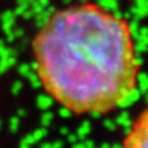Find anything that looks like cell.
<instances>
[{"instance_id": "obj_1", "label": "cell", "mask_w": 148, "mask_h": 148, "mask_svg": "<svg viewBox=\"0 0 148 148\" xmlns=\"http://www.w3.org/2000/svg\"><path fill=\"white\" fill-rule=\"evenodd\" d=\"M32 46L41 85L72 112L105 114L136 84L127 22L99 5L54 11Z\"/></svg>"}, {"instance_id": "obj_2", "label": "cell", "mask_w": 148, "mask_h": 148, "mask_svg": "<svg viewBox=\"0 0 148 148\" xmlns=\"http://www.w3.org/2000/svg\"><path fill=\"white\" fill-rule=\"evenodd\" d=\"M122 148H148V109L140 115L123 142Z\"/></svg>"}, {"instance_id": "obj_3", "label": "cell", "mask_w": 148, "mask_h": 148, "mask_svg": "<svg viewBox=\"0 0 148 148\" xmlns=\"http://www.w3.org/2000/svg\"><path fill=\"white\" fill-rule=\"evenodd\" d=\"M141 94L142 92L140 91V89L136 86H133L131 90H128L126 94H125L121 99H120L117 103H116V106L119 109H127L130 108L132 104H135L136 101L140 100L141 98Z\"/></svg>"}, {"instance_id": "obj_4", "label": "cell", "mask_w": 148, "mask_h": 148, "mask_svg": "<svg viewBox=\"0 0 148 148\" xmlns=\"http://www.w3.org/2000/svg\"><path fill=\"white\" fill-rule=\"evenodd\" d=\"M127 25H128V34H130V36H131V38L137 41L138 36H140V27H141L140 26V20L136 18V17H133Z\"/></svg>"}, {"instance_id": "obj_5", "label": "cell", "mask_w": 148, "mask_h": 148, "mask_svg": "<svg viewBox=\"0 0 148 148\" xmlns=\"http://www.w3.org/2000/svg\"><path fill=\"white\" fill-rule=\"evenodd\" d=\"M98 5L105 11L112 12L119 9V0H99Z\"/></svg>"}, {"instance_id": "obj_6", "label": "cell", "mask_w": 148, "mask_h": 148, "mask_svg": "<svg viewBox=\"0 0 148 148\" xmlns=\"http://www.w3.org/2000/svg\"><path fill=\"white\" fill-rule=\"evenodd\" d=\"M115 122H116V125H120V126H122L123 128H130V127H132V121H131V117H130L128 111H122V112L116 117Z\"/></svg>"}, {"instance_id": "obj_7", "label": "cell", "mask_w": 148, "mask_h": 148, "mask_svg": "<svg viewBox=\"0 0 148 148\" xmlns=\"http://www.w3.org/2000/svg\"><path fill=\"white\" fill-rule=\"evenodd\" d=\"M136 80H138V89L141 92H148V74L147 73H137Z\"/></svg>"}, {"instance_id": "obj_8", "label": "cell", "mask_w": 148, "mask_h": 148, "mask_svg": "<svg viewBox=\"0 0 148 148\" xmlns=\"http://www.w3.org/2000/svg\"><path fill=\"white\" fill-rule=\"evenodd\" d=\"M130 14H131V16L140 20V18H142V17L148 16V6H146V5H135L131 9Z\"/></svg>"}, {"instance_id": "obj_9", "label": "cell", "mask_w": 148, "mask_h": 148, "mask_svg": "<svg viewBox=\"0 0 148 148\" xmlns=\"http://www.w3.org/2000/svg\"><path fill=\"white\" fill-rule=\"evenodd\" d=\"M90 131H91V123L88 121V120H85V121H83L80 126L78 127L77 136L79 137V140H84V138L90 133Z\"/></svg>"}, {"instance_id": "obj_10", "label": "cell", "mask_w": 148, "mask_h": 148, "mask_svg": "<svg viewBox=\"0 0 148 148\" xmlns=\"http://www.w3.org/2000/svg\"><path fill=\"white\" fill-rule=\"evenodd\" d=\"M40 100H38V104L42 106V108H45V109H48V108H51L53 104H54V100L51 98V96L48 95V94H45V95H41L40 98H38Z\"/></svg>"}, {"instance_id": "obj_11", "label": "cell", "mask_w": 148, "mask_h": 148, "mask_svg": "<svg viewBox=\"0 0 148 148\" xmlns=\"http://www.w3.org/2000/svg\"><path fill=\"white\" fill-rule=\"evenodd\" d=\"M133 49H135V52H136V53L141 54V53L147 52V51H148V45L143 43V42H140V41H137V43L133 46Z\"/></svg>"}, {"instance_id": "obj_12", "label": "cell", "mask_w": 148, "mask_h": 148, "mask_svg": "<svg viewBox=\"0 0 148 148\" xmlns=\"http://www.w3.org/2000/svg\"><path fill=\"white\" fill-rule=\"evenodd\" d=\"M58 114H59V116L63 117V119H69V117L72 116V114H73V112H72V111L69 110L68 108H66V106H63V105H62V108L58 110Z\"/></svg>"}, {"instance_id": "obj_13", "label": "cell", "mask_w": 148, "mask_h": 148, "mask_svg": "<svg viewBox=\"0 0 148 148\" xmlns=\"http://www.w3.org/2000/svg\"><path fill=\"white\" fill-rule=\"evenodd\" d=\"M116 122L112 121V120H110V119H106L105 121H104V127L106 130H109V131H115L116 130Z\"/></svg>"}, {"instance_id": "obj_14", "label": "cell", "mask_w": 148, "mask_h": 148, "mask_svg": "<svg viewBox=\"0 0 148 148\" xmlns=\"http://www.w3.org/2000/svg\"><path fill=\"white\" fill-rule=\"evenodd\" d=\"M67 140H68L69 143H72V145H73V143H75V142L79 141V137L77 136V133H68V138H67Z\"/></svg>"}, {"instance_id": "obj_15", "label": "cell", "mask_w": 148, "mask_h": 148, "mask_svg": "<svg viewBox=\"0 0 148 148\" xmlns=\"http://www.w3.org/2000/svg\"><path fill=\"white\" fill-rule=\"evenodd\" d=\"M89 115L91 116V119H99V117H101V114L100 111H96V110H92V111H89Z\"/></svg>"}, {"instance_id": "obj_16", "label": "cell", "mask_w": 148, "mask_h": 148, "mask_svg": "<svg viewBox=\"0 0 148 148\" xmlns=\"http://www.w3.org/2000/svg\"><path fill=\"white\" fill-rule=\"evenodd\" d=\"M137 41L148 45V35H140V36H138V38H137Z\"/></svg>"}, {"instance_id": "obj_17", "label": "cell", "mask_w": 148, "mask_h": 148, "mask_svg": "<svg viewBox=\"0 0 148 148\" xmlns=\"http://www.w3.org/2000/svg\"><path fill=\"white\" fill-rule=\"evenodd\" d=\"M72 148H86V146H85V143L84 142H75V143H73V147Z\"/></svg>"}, {"instance_id": "obj_18", "label": "cell", "mask_w": 148, "mask_h": 148, "mask_svg": "<svg viewBox=\"0 0 148 148\" xmlns=\"http://www.w3.org/2000/svg\"><path fill=\"white\" fill-rule=\"evenodd\" d=\"M52 117H53V115H52V114H46V115H45L43 122H45V123H49V121L52 120Z\"/></svg>"}, {"instance_id": "obj_19", "label": "cell", "mask_w": 148, "mask_h": 148, "mask_svg": "<svg viewBox=\"0 0 148 148\" xmlns=\"http://www.w3.org/2000/svg\"><path fill=\"white\" fill-rule=\"evenodd\" d=\"M140 35H148V27L147 26L140 27Z\"/></svg>"}, {"instance_id": "obj_20", "label": "cell", "mask_w": 148, "mask_h": 148, "mask_svg": "<svg viewBox=\"0 0 148 148\" xmlns=\"http://www.w3.org/2000/svg\"><path fill=\"white\" fill-rule=\"evenodd\" d=\"M84 143H85L86 148H91L92 146H94V142H92L91 140H85V141H84Z\"/></svg>"}, {"instance_id": "obj_21", "label": "cell", "mask_w": 148, "mask_h": 148, "mask_svg": "<svg viewBox=\"0 0 148 148\" xmlns=\"http://www.w3.org/2000/svg\"><path fill=\"white\" fill-rule=\"evenodd\" d=\"M52 147H53V148H62V147H63V143H62L61 141H57L56 143H53Z\"/></svg>"}, {"instance_id": "obj_22", "label": "cell", "mask_w": 148, "mask_h": 148, "mask_svg": "<svg viewBox=\"0 0 148 148\" xmlns=\"http://www.w3.org/2000/svg\"><path fill=\"white\" fill-rule=\"evenodd\" d=\"M147 0H135V4L136 5H146Z\"/></svg>"}, {"instance_id": "obj_23", "label": "cell", "mask_w": 148, "mask_h": 148, "mask_svg": "<svg viewBox=\"0 0 148 148\" xmlns=\"http://www.w3.org/2000/svg\"><path fill=\"white\" fill-rule=\"evenodd\" d=\"M61 133H62V135H68V133H69V128L62 127V128H61Z\"/></svg>"}, {"instance_id": "obj_24", "label": "cell", "mask_w": 148, "mask_h": 148, "mask_svg": "<svg viewBox=\"0 0 148 148\" xmlns=\"http://www.w3.org/2000/svg\"><path fill=\"white\" fill-rule=\"evenodd\" d=\"M130 17H131V14H130L128 11L123 14V18H125V20H128V18H130Z\"/></svg>"}, {"instance_id": "obj_25", "label": "cell", "mask_w": 148, "mask_h": 148, "mask_svg": "<svg viewBox=\"0 0 148 148\" xmlns=\"http://www.w3.org/2000/svg\"><path fill=\"white\" fill-rule=\"evenodd\" d=\"M111 148H122V145H119V143H115V145L111 146Z\"/></svg>"}, {"instance_id": "obj_26", "label": "cell", "mask_w": 148, "mask_h": 148, "mask_svg": "<svg viewBox=\"0 0 148 148\" xmlns=\"http://www.w3.org/2000/svg\"><path fill=\"white\" fill-rule=\"evenodd\" d=\"M100 148H111V146L109 145V143H103V145H101V147Z\"/></svg>"}, {"instance_id": "obj_27", "label": "cell", "mask_w": 148, "mask_h": 148, "mask_svg": "<svg viewBox=\"0 0 148 148\" xmlns=\"http://www.w3.org/2000/svg\"><path fill=\"white\" fill-rule=\"evenodd\" d=\"M72 1H73V0H63V3H64V4H71Z\"/></svg>"}, {"instance_id": "obj_28", "label": "cell", "mask_w": 148, "mask_h": 148, "mask_svg": "<svg viewBox=\"0 0 148 148\" xmlns=\"http://www.w3.org/2000/svg\"><path fill=\"white\" fill-rule=\"evenodd\" d=\"M45 148H53V147L51 146V145H46V146H45Z\"/></svg>"}, {"instance_id": "obj_29", "label": "cell", "mask_w": 148, "mask_h": 148, "mask_svg": "<svg viewBox=\"0 0 148 148\" xmlns=\"http://www.w3.org/2000/svg\"><path fill=\"white\" fill-rule=\"evenodd\" d=\"M146 94H147L146 95V100H147V103H148V92H146Z\"/></svg>"}, {"instance_id": "obj_30", "label": "cell", "mask_w": 148, "mask_h": 148, "mask_svg": "<svg viewBox=\"0 0 148 148\" xmlns=\"http://www.w3.org/2000/svg\"><path fill=\"white\" fill-rule=\"evenodd\" d=\"M82 3H83V4H84V3H86V0H82Z\"/></svg>"}, {"instance_id": "obj_31", "label": "cell", "mask_w": 148, "mask_h": 148, "mask_svg": "<svg viewBox=\"0 0 148 148\" xmlns=\"http://www.w3.org/2000/svg\"><path fill=\"white\" fill-rule=\"evenodd\" d=\"M91 148H98V147H95V146H92V147H91Z\"/></svg>"}]
</instances>
